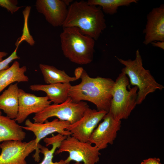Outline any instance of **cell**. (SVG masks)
<instances>
[{"label": "cell", "mask_w": 164, "mask_h": 164, "mask_svg": "<svg viewBox=\"0 0 164 164\" xmlns=\"http://www.w3.org/2000/svg\"><path fill=\"white\" fill-rule=\"evenodd\" d=\"M80 78V84L70 87L69 97L76 102H90L96 106L97 110L108 112L115 81L109 78L91 77L84 69Z\"/></svg>", "instance_id": "cell-1"}, {"label": "cell", "mask_w": 164, "mask_h": 164, "mask_svg": "<svg viewBox=\"0 0 164 164\" xmlns=\"http://www.w3.org/2000/svg\"><path fill=\"white\" fill-rule=\"evenodd\" d=\"M63 27H75L83 34L95 40L106 27L104 13L101 7L90 5L87 1L73 2L68 7Z\"/></svg>", "instance_id": "cell-2"}, {"label": "cell", "mask_w": 164, "mask_h": 164, "mask_svg": "<svg viewBox=\"0 0 164 164\" xmlns=\"http://www.w3.org/2000/svg\"><path fill=\"white\" fill-rule=\"evenodd\" d=\"M64 56L74 63L84 65L93 60L95 40L75 27H63L60 35Z\"/></svg>", "instance_id": "cell-3"}, {"label": "cell", "mask_w": 164, "mask_h": 164, "mask_svg": "<svg viewBox=\"0 0 164 164\" xmlns=\"http://www.w3.org/2000/svg\"><path fill=\"white\" fill-rule=\"evenodd\" d=\"M116 57L119 63L125 66L121 72L129 77L131 85L138 87L137 104H141L148 94L164 88L162 85L156 81L150 71L144 67L138 49L136 52L134 60Z\"/></svg>", "instance_id": "cell-4"}, {"label": "cell", "mask_w": 164, "mask_h": 164, "mask_svg": "<svg viewBox=\"0 0 164 164\" xmlns=\"http://www.w3.org/2000/svg\"><path fill=\"white\" fill-rule=\"evenodd\" d=\"M129 84V79L121 72L115 81L108 111L116 120L128 118L137 104L138 87L134 86L128 90Z\"/></svg>", "instance_id": "cell-5"}, {"label": "cell", "mask_w": 164, "mask_h": 164, "mask_svg": "<svg viewBox=\"0 0 164 164\" xmlns=\"http://www.w3.org/2000/svg\"><path fill=\"white\" fill-rule=\"evenodd\" d=\"M89 106L87 103L73 101L70 97L59 104H50L42 111L36 114L33 118L34 122L43 123L50 118L55 117L59 120L67 121L72 124L83 116Z\"/></svg>", "instance_id": "cell-6"}, {"label": "cell", "mask_w": 164, "mask_h": 164, "mask_svg": "<svg viewBox=\"0 0 164 164\" xmlns=\"http://www.w3.org/2000/svg\"><path fill=\"white\" fill-rule=\"evenodd\" d=\"M91 144L81 142L71 135L68 136L62 141L55 154L68 152L69 156L64 160L66 164H69L72 161L82 162L83 164H95L99 160L100 150Z\"/></svg>", "instance_id": "cell-7"}, {"label": "cell", "mask_w": 164, "mask_h": 164, "mask_svg": "<svg viewBox=\"0 0 164 164\" xmlns=\"http://www.w3.org/2000/svg\"><path fill=\"white\" fill-rule=\"evenodd\" d=\"M1 152L0 164H27L26 158L35 150L33 157L35 161L40 160L39 149L35 139L29 142L17 140H8L0 144Z\"/></svg>", "instance_id": "cell-8"}, {"label": "cell", "mask_w": 164, "mask_h": 164, "mask_svg": "<svg viewBox=\"0 0 164 164\" xmlns=\"http://www.w3.org/2000/svg\"><path fill=\"white\" fill-rule=\"evenodd\" d=\"M103 119L89 139V142L94 144L100 150L107 148L108 144L113 143L121 127V121L115 119L109 112Z\"/></svg>", "instance_id": "cell-9"}, {"label": "cell", "mask_w": 164, "mask_h": 164, "mask_svg": "<svg viewBox=\"0 0 164 164\" xmlns=\"http://www.w3.org/2000/svg\"><path fill=\"white\" fill-rule=\"evenodd\" d=\"M108 112L89 108L79 120L70 124L66 130L71 133L72 136L79 141L89 142L92 133Z\"/></svg>", "instance_id": "cell-10"}, {"label": "cell", "mask_w": 164, "mask_h": 164, "mask_svg": "<svg viewBox=\"0 0 164 164\" xmlns=\"http://www.w3.org/2000/svg\"><path fill=\"white\" fill-rule=\"evenodd\" d=\"M70 0H37V11L42 14L46 21L54 27L62 26L68 13Z\"/></svg>", "instance_id": "cell-11"}, {"label": "cell", "mask_w": 164, "mask_h": 164, "mask_svg": "<svg viewBox=\"0 0 164 164\" xmlns=\"http://www.w3.org/2000/svg\"><path fill=\"white\" fill-rule=\"evenodd\" d=\"M18 97V112L15 120L19 124L24 122L30 114L42 111L51 103L47 96H37L21 89H19Z\"/></svg>", "instance_id": "cell-12"}, {"label": "cell", "mask_w": 164, "mask_h": 164, "mask_svg": "<svg viewBox=\"0 0 164 164\" xmlns=\"http://www.w3.org/2000/svg\"><path fill=\"white\" fill-rule=\"evenodd\" d=\"M143 43L146 45L155 41H164V4L153 8L147 14L143 30Z\"/></svg>", "instance_id": "cell-13"}, {"label": "cell", "mask_w": 164, "mask_h": 164, "mask_svg": "<svg viewBox=\"0 0 164 164\" xmlns=\"http://www.w3.org/2000/svg\"><path fill=\"white\" fill-rule=\"evenodd\" d=\"M70 124L68 121L60 120L58 118L55 119L51 121L47 120L42 123L32 122L29 119H27L25 122V126L22 127L33 133L36 136V144L38 146L42 139L55 132L66 136L71 135V133L66 130Z\"/></svg>", "instance_id": "cell-14"}, {"label": "cell", "mask_w": 164, "mask_h": 164, "mask_svg": "<svg viewBox=\"0 0 164 164\" xmlns=\"http://www.w3.org/2000/svg\"><path fill=\"white\" fill-rule=\"evenodd\" d=\"M70 83H59L50 84H34L29 87L33 91H41L46 93L50 101L54 104H59L65 101L69 97V92L71 86Z\"/></svg>", "instance_id": "cell-15"}, {"label": "cell", "mask_w": 164, "mask_h": 164, "mask_svg": "<svg viewBox=\"0 0 164 164\" xmlns=\"http://www.w3.org/2000/svg\"><path fill=\"white\" fill-rule=\"evenodd\" d=\"M19 90L17 83L12 84L0 95V109L12 119H15L18 115Z\"/></svg>", "instance_id": "cell-16"}, {"label": "cell", "mask_w": 164, "mask_h": 164, "mask_svg": "<svg viewBox=\"0 0 164 164\" xmlns=\"http://www.w3.org/2000/svg\"><path fill=\"white\" fill-rule=\"evenodd\" d=\"M26 135L15 119L0 115V143L8 140L22 141Z\"/></svg>", "instance_id": "cell-17"}, {"label": "cell", "mask_w": 164, "mask_h": 164, "mask_svg": "<svg viewBox=\"0 0 164 164\" xmlns=\"http://www.w3.org/2000/svg\"><path fill=\"white\" fill-rule=\"evenodd\" d=\"M26 70L25 66L20 67L19 63L16 60L11 67L0 71V93L14 82H28L29 78L25 74Z\"/></svg>", "instance_id": "cell-18"}, {"label": "cell", "mask_w": 164, "mask_h": 164, "mask_svg": "<svg viewBox=\"0 0 164 164\" xmlns=\"http://www.w3.org/2000/svg\"><path fill=\"white\" fill-rule=\"evenodd\" d=\"M39 68L47 84L59 83H70L77 80L75 77L69 76L64 70L53 66L40 64Z\"/></svg>", "instance_id": "cell-19"}, {"label": "cell", "mask_w": 164, "mask_h": 164, "mask_svg": "<svg viewBox=\"0 0 164 164\" xmlns=\"http://www.w3.org/2000/svg\"><path fill=\"white\" fill-rule=\"evenodd\" d=\"M67 136L58 134L50 138L45 137L43 139L46 146L50 145H52V149L49 150L47 148L41 145L39 143L38 147L40 152L44 155V158L42 161L39 164H66L63 160H61L58 162L53 161V154L56 149L59 148L62 141L66 138Z\"/></svg>", "instance_id": "cell-20"}, {"label": "cell", "mask_w": 164, "mask_h": 164, "mask_svg": "<svg viewBox=\"0 0 164 164\" xmlns=\"http://www.w3.org/2000/svg\"><path fill=\"white\" fill-rule=\"evenodd\" d=\"M137 0H88V4L101 7L104 13L110 15L116 13L118 8L128 6L132 3H136Z\"/></svg>", "instance_id": "cell-21"}, {"label": "cell", "mask_w": 164, "mask_h": 164, "mask_svg": "<svg viewBox=\"0 0 164 164\" xmlns=\"http://www.w3.org/2000/svg\"><path fill=\"white\" fill-rule=\"evenodd\" d=\"M30 9L31 7L28 6H27L25 9L23 11L24 19L23 32L20 39L16 42L15 45L16 46H18L19 44L24 40L26 41L31 46H33L35 43L32 37L30 34L28 27V20Z\"/></svg>", "instance_id": "cell-22"}, {"label": "cell", "mask_w": 164, "mask_h": 164, "mask_svg": "<svg viewBox=\"0 0 164 164\" xmlns=\"http://www.w3.org/2000/svg\"><path fill=\"white\" fill-rule=\"evenodd\" d=\"M17 0H0V6L7 9L12 14H13L23 7L22 6H17Z\"/></svg>", "instance_id": "cell-23"}, {"label": "cell", "mask_w": 164, "mask_h": 164, "mask_svg": "<svg viewBox=\"0 0 164 164\" xmlns=\"http://www.w3.org/2000/svg\"><path fill=\"white\" fill-rule=\"evenodd\" d=\"M18 47L16 46L14 51L8 57L0 61V71L9 67V64L13 60L20 58L17 53Z\"/></svg>", "instance_id": "cell-24"}, {"label": "cell", "mask_w": 164, "mask_h": 164, "mask_svg": "<svg viewBox=\"0 0 164 164\" xmlns=\"http://www.w3.org/2000/svg\"><path fill=\"white\" fill-rule=\"evenodd\" d=\"M141 164H162L159 158H150L144 160Z\"/></svg>", "instance_id": "cell-25"}, {"label": "cell", "mask_w": 164, "mask_h": 164, "mask_svg": "<svg viewBox=\"0 0 164 164\" xmlns=\"http://www.w3.org/2000/svg\"><path fill=\"white\" fill-rule=\"evenodd\" d=\"M152 46L164 50V41H155L151 43Z\"/></svg>", "instance_id": "cell-26"}, {"label": "cell", "mask_w": 164, "mask_h": 164, "mask_svg": "<svg viewBox=\"0 0 164 164\" xmlns=\"http://www.w3.org/2000/svg\"><path fill=\"white\" fill-rule=\"evenodd\" d=\"M84 70L83 68L81 67H79L77 68L74 71L75 77L78 79L81 76V75Z\"/></svg>", "instance_id": "cell-27"}, {"label": "cell", "mask_w": 164, "mask_h": 164, "mask_svg": "<svg viewBox=\"0 0 164 164\" xmlns=\"http://www.w3.org/2000/svg\"><path fill=\"white\" fill-rule=\"evenodd\" d=\"M7 54L8 53L5 52L0 51V61L2 60L3 57L6 56Z\"/></svg>", "instance_id": "cell-28"}, {"label": "cell", "mask_w": 164, "mask_h": 164, "mask_svg": "<svg viewBox=\"0 0 164 164\" xmlns=\"http://www.w3.org/2000/svg\"><path fill=\"white\" fill-rule=\"evenodd\" d=\"M73 164H82V163L80 162H76Z\"/></svg>", "instance_id": "cell-29"}, {"label": "cell", "mask_w": 164, "mask_h": 164, "mask_svg": "<svg viewBox=\"0 0 164 164\" xmlns=\"http://www.w3.org/2000/svg\"><path fill=\"white\" fill-rule=\"evenodd\" d=\"M2 113L1 111V110L0 109V115H2Z\"/></svg>", "instance_id": "cell-30"}]
</instances>
